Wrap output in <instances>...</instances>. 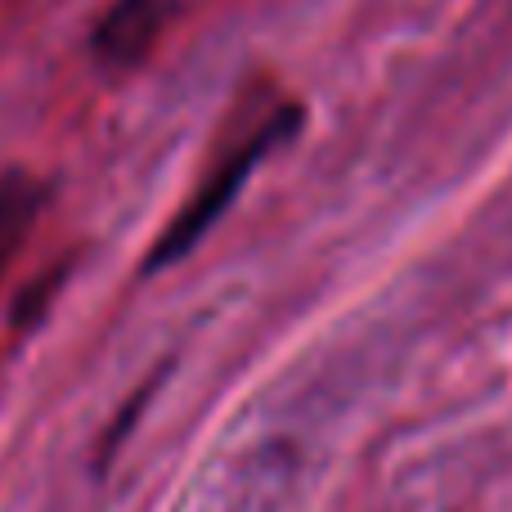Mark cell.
<instances>
[{
	"label": "cell",
	"mask_w": 512,
	"mask_h": 512,
	"mask_svg": "<svg viewBox=\"0 0 512 512\" xmlns=\"http://www.w3.org/2000/svg\"><path fill=\"white\" fill-rule=\"evenodd\" d=\"M301 126V104L288 99L270 77H256L239 90V99L230 104L221 131H216L212 158H207L203 176H198L189 203L176 212L171 230L158 239L149 265L180 261L207 230L216 225V216L234 203V194L243 189V180L256 171V162L265 153H274L279 144H288Z\"/></svg>",
	"instance_id": "obj_1"
},
{
	"label": "cell",
	"mask_w": 512,
	"mask_h": 512,
	"mask_svg": "<svg viewBox=\"0 0 512 512\" xmlns=\"http://www.w3.org/2000/svg\"><path fill=\"white\" fill-rule=\"evenodd\" d=\"M171 14H176V0H113L95 23L90 45L108 68H135L162 41Z\"/></svg>",
	"instance_id": "obj_2"
},
{
	"label": "cell",
	"mask_w": 512,
	"mask_h": 512,
	"mask_svg": "<svg viewBox=\"0 0 512 512\" xmlns=\"http://www.w3.org/2000/svg\"><path fill=\"white\" fill-rule=\"evenodd\" d=\"M45 212V185L32 171H5L0 176V283L14 270L23 243L32 239L36 221Z\"/></svg>",
	"instance_id": "obj_3"
}]
</instances>
